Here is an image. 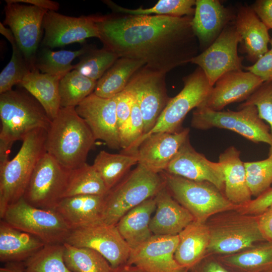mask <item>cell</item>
Wrapping results in <instances>:
<instances>
[{"label":"cell","mask_w":272,"mask_h":272,"mask_svg":"<svg viewBox=\"0 0 272 272\" xmlns=\"http://www.w3.org/2000/svg\"><path fill=\"white\" fill-rule=\"evenodd\" d=\"M94 16L103 47L119 57L141 60L146 66L166 74L197 55L193 16Z\"/></svg>","instance_id":"cell-1"},{"label":"cell","mask_w":272,"mask_h":272,"mask_svg":"<svg viewBox=\"0 0 272 272\" xmlns=\"http://www.w3.org/2000/svg\"><path fill=\"white\" fill-rule=\"evenodd\" d=\"M85 120L75 107H61L46 132V153L69 170L86 163L96 141Z\"/></svg>","instance_id":"cell-2"},{"label":"cell","mask_w":272,"mask_h":272,"mask_svg":"<svg viewBox=\"0 0 272 272\" xmlns=\"http://www.w3.org/2000/svg\"><path fill=\"white\" fill-rule=\"evenodd\" d=\"M0 165L9 160L13 143L34 130L48 129L51 120L26 90H11L0 94Z\"/></svg>","instance_id":"cell-3"},{"label":"cell","mask_w":272,"mask_h":272,"mask_svg":"<svg viewBox=\"0 0 272 272\" xmlns=\"http://www.w3.org/2000/svg\"><path fill=\"white\" fill-rule=\"evenodd\" d=\"M47 131L38 128L22 141L17 155L0 165V218L11 205L23 197L36 165L46 153Z\"/></svg>","instance_id":"cell-4"},{"label":"cell","mask_w":272,"mask_h":272,"mask_svg":"<svg viewBox=\"0 0 272 272\" xmlns=\"http://www.w3.org/2000/svg\"><path fill=\"white\" fill-rule=\"evenodd\" d=\"M165 186V181L160 173L138 164L104 196L101 222L116 225L127 212L155 197Z\"/></svg>","instance_id":"cell-5"},{"label":"cell","mask_w":272,"mask_h":272,"mask_svg":"<svg viewBox=\"0 0 272 272\" xmlns=\"http://www.w3.org/2000/svg\"><path fill=\"white\" fill-rule=\"evenodd\" d=\"M160 174L172 196L191 213L195 221L205 223L211 216L236 210L238 207L209 182L191 180L165 171Z\"/></svg>","instance_id":"cell-6"},{"label":"cell","mask_w":272,"mask_h":272,"mask_svg":"<svg viewBox=\"0 0 272 272\" xmlns=\"http://www.w3.org/2000/svg\"><path fill=\"white\" fill-rule=\"evenodd\" d=\"M239 108L236 111H214L199 106L192 113L191 126L201 130L215 127L228 129L255 143L267 144L269 153H272V134L259 116L256 107L249 105Z\"/></svg>","instance_id":"cell-7"},{"label":"cell","mask_w":272,"mask_h":272,"mask_svg":"<svg viewBox=\"0 0 272 272\" xmlns=\"http://www.w3.org/2000/svg\"><path fill=\"white\" fill-rule=\"evenodd\" d=\"M183 80V89L176 96L170 99L154 127L138 140L125 154H135L143 140L153 133L174 132L181 130L182 123L188 113L201 104L213 87L199 67Z\"/></svg>","instance_id":"cell-8"},{"label":"cell","mask_w":272,"mask_h":272,"mask_svg":"<svg viewBox=\"0 0 272 272\" xmlns=\"http://www.w3.org/2000/svg\"><path fill=\"white\" fill-rule=\"evenodd\" d=\"M1 220L38 238L45 244L64 243L71 231L56 212L36 208L23 197L9 206Z\"/></svg>","instance_id":"cell-9"},{"label":"cell","mask_w":272,"mask_h":272,"mask_svg":"<svg viewBox=\"0 0 272 272\" xmlns=\"http://www.w3.org/2000/svg\"><path fill=\"white\" fill-rule=\"evenodd\" d=\"M70 171L45 153L33 170L23 197L36 208L53 211L63 197Z\"/></svg>","instance_id":"cell-10"},{"label":"cell","mask_w":272,"mask_h":272,"mask_svg":"<svg viewBox=\"0 0 272 272\" xmlns=\"http://www.w3.org/2000/svg\"><path fill=\"white\" fill-rule=\"evenodd\" d=\"M208 227L210 241L208 251L212 253L233 254L252 247L257 242L266 241L256 216L239 213Z\"/></svg>","instance_id":"cell-11"},{"label":"cell","mask_w":272,"mask_h":272,"mask_svg":"<svg viewBox=\"0 0 272 272\" xmlns=\"http://www.w3.org/2000/svg\"><path fill=\"white\" fill-rule=\"evenodd\" d=\"M64 242L97 251L113 269L126 265L130 252L116 225L102 222L71 230Z\"/></svg>","instance_id":"cell-12"},{"label":"cell","mask_w":272,"mask_h":272,"mask_svg":"<svg viewBox=\"0 0 272 272\" xmlns=\"http://www.w3.org/2000/svg\"><path fill=\"white\" fill-rule=\"evenodd\" d=\"M166 74L144 65L125 88L132 94L141 110L144 122L143 135L154 127L170 99L167 93Z\"/></svg>","instance_id":"cell-13"},{"label":"cell","mask_w":272,"mask_h":272,"mask_svg":"<svg viewBox=\"0 0 272 272\" xmlns=\"http://www.w3.org/2000/svg\"><path fill=\"white\" fill-rule=\"evenodd\" d=\"M6 3L3 24L10 27L31 70H35V57L41 39L43 20L48 11L7 0Z\"/></svg>","instance_id":"cell-14"},{"label":"cell","mask_w":272,"mask_h":272,"mask_svg":"<svg viewBox=\"0 0 272 272\" xmlns=\"http://www.w3.org/2000/svg\"><path fill=\"white\" fill-rule=\"evenodd\" d=\"M241 41L235 25H227L214 42L190 62L197 65L214 86L225 74L242 70V58L237 52Z\"/></svg>","instance_id":"cell-15"},{"label":"cell","mask_w":272,"mask_h":272,"mask_svg":"<svg viewBox=\"0 0 272 272\" xmlns=\"http://www.w3.org/2000/svg\"><path fill=\"white\" fill-rule=\"evenodd\" d=\"M116 96L104 98L94 93L76 107L96 140L104 141L110 149H120L116 114Z\"/></svg>","instance_id":"cell-16"},{"label":"cell","mask_w":272,"mask_h":272,"mask_svg":"<svg viewBox=\"0 0 272 272\" xmlns=\"http://www.w3.org/2000/svg\"><path fill=\"white\" fill-rule=\"evenodd\" d=\"M44 30L43 45L49 48L82 42L99 34L94 16L71 17L55 11H48L42 23Z\"/></svg>","instance_id":"cell-17"},{"label":"cell","mask_w":272,"mask_h":272,"mask_svg":"<svg viewBox=\"0 0 272 272\" xmlns=\"http://www.w3.org/2000/svg\"><path fill=\"white\" fill-rule=\"evenodd\" d=\"M178 235H153L148 240L130 249L127 265L143 272H183L186 269L176 261L175 252Z\"/></svg>","instance_id":"cell-18"},{"label":"cell","mask_w":272,"mask_h":272,"mask_svg":"<svg viewBox=\"0 0 272 272\" xmlns=\"http://www.w3.org/2000/svg\"><path fill=\"white\" fill-rule=\"evenodd\" d=\"M189 128L174 132L153 133L141 142L135 155L138 164L157 173L164 171L189 139Z\"/></svg>","instance_id":"cell-19"},{"label":"cell","mask_w":272,"mask_h":272,"mask_svg":"<svg viewBox=\"0 0 272 272\" xmlns=\"http://www.w3.org/2000/svg\"><path fill=\"white\" fill-rule=\"evenodd\" d=\"M164 171L191 180L209 182L220 190L224 188V177L220 163L212 162L197 152L191 145L189 139Z\"/></svg>","instance_id":"cell-20"},{"label":"cell","mask_w":272,"mask_h":272,"mask_svg":"<svg viewBox=\"0 0 272 272\" xmlns=\"http://www.w3.org/2000/svg\"><path fill=\"white\" fill-rule=\"evenodd\" d=\"M263 83L260 78L248 71L227 73L217 81L207 98L199 106L221 111L229 104L246 100Z\"/></svg>","instance_id":"cell-21"},{"label":"cell","mask_w":272,"mask_h":272,"mask_svg":"<svg viewBox=\"0 0 272 272\" xmlns=\"http://www.w3.org/2000/svg\"><path fill=\"white\" fill-rule=\"evenodd\" d=\"M156 212L150 229L155 235H176L195 220L193 216L172 196L165 186L155 196Z\"/></svg>","instance_id":"cell-22"},{"label":"cell","mask_w":272,"mask_h":272,"mask_svg":"<svg viewBox=\"0 0 272 272\" xmlns=\"http://www.w3.org/2000/svg\"><path fill=\"white\" fill-rule=\"evenodd\" d=\"M191 21L192 29L201 46H209L230 20V14L217 0H197Z\"/></svg>","instance_id":"cell-23"},{"label":"cell","mask_w":272,"mask_h":272,"mask_svg":"<svg viewBox=\"0 0 272 272\" xmlns=\"http://www.w3.org/2000/svg\"><path fill=\"white\" fill-rule=\"evenodd\" d=\"M104 196L78 195L62 198L53 211L71 230L101 222Z\"/></svg>","instance_id":"cell-24"},{"label":"cell","mask_w":272,"mask_h":272,"mask_svg":"<svg viewBox=\"0 0 272 272\" xmlns=\"http://www.w3.org/2000/svg\"><path fill=\"white\" fill-rule=\"evenodd\" d=\"M240 151L230 146L222 153L219 161L224 177L225 195L233 204L240 206L251 200L244 162L240 159Z\"/></svg>","instance_id":"cell-25"},{"label":"cell","mask_w":272,"mask_h":272,"mask_svg":"<svg viewBox=\"0 0 272 272\" xmlns=\"http://www.w3.org/2000/svg\"><path fill=\"white\" fill-rule=\"evenodd\" d=\"M244 51L250 60L255 62L268 50L270 38L268 29L252 8L242 7L238 12L234 24Z\"/></svg>","instance_id":"cell-26"},{"label":"cell","mask_w":272,"mask_h":272,"mask_svg":"<svg viewBox=\"0 0 272 272\" xmlns=\"http://www.w3.org/2000/svg\"><path fill=\"white\" fill-rule=\"evenodd\" d=\"M174 257L177 263L189 269L205 258L210 241V232L205 223L193 221L179 234Z\"/></svg>","instance_id":"cell-27"},{"label":"cell","mask_w":272,"mask_h":272,"mask_svg":"<svg viewBox=\"0 0 272 272\" xmlns=\"http://www.w3.org/2000/svg\"><path fill=\"white\" fill-rule=\"evenodd\" d=\"M46 244L38 238L13 227L4 221L0 222V261L21 262Z\"/></svg>","instance_id":"cell-28"},{"label":"cell","mask_w":272,"mask_h":272,"mask_svg":"<svg viewBox=\"0 0 272 272\" xmlns=\"http://www.w3.org/2000/svg\"><path fill=\"white\" fill-rule=\"evenodd\" d=\"M156 208L155 197L150 198L127 212L116 224L130 249L144 243L153 235L150 222Z\"/></svg>","instance_id":"cell-29"},{"label":"cell","mask_w":272,"mask_h":272,"mask_svg":"<svg viewBox=\"0 0 272 272\" xmlns=\"http://www.w3.org/2000/svg\"><path fill=\"white\" fill-rule=\"evenodd\" d=\"M62 77L41 73L35 69L30 71L20 84L38 101L51 120L61 108L59 85Z\"/></svg>","instance_id":"cell-30"},{"label":"cell","mask_w":272,"mask_h":272,"mask_svg":"<svg viewBox=\"0 0 272 272\" xmlns=\"http://www.w3.org/2000/svg\"><path fill=\"white\" fill-rule=\"evenodd\" d=\"M145 63L139 60L119 57L97 82L94 93L104 98H113L127 85L132 76Z\"/></svg>","instance_id":"cell-31"},{"label":"cell","mask_w":272,"mask_h":272,"mask_svg":"<svg viewBox=\"0 0 272 272\" xmlns=\"http://www.w3.org/2000/svg\"><path fill=\"white\" fill-rule=\"evenodd\" d=\"M219 260L231 272H262L272 269V242L265 241Z\"/></svg>","instance_id":"cell-32"},{"label":"cell","mask_w":272,"mask_h":272,"mask_svg":"<svg viewBox=\"0 0 272 272\" xmlns=\"http://www.w3.org/2000/svg\"><path fill=\"white\" fill-rule=\"evenodd\" d=\"M137 156L133 154H112L101 151L93 166L110 190L126 176L130 168L138 164Z\"/></svg>","instance_id":"cell-33"},{"label":"cell","mask_w":272,"mask_h":272,"mask_svg":"<svg viewBox=\"0 0 272 272\" xmlns=\"http://www.w3.org/2000/svg\"><path fill=\"white\" fill-rule=\"evenodd\" d=\"M108 190L93 165L87 163L70 171L63 197L78 195L105 196Z\"/></svg>","instance_id":"cell-34"},{"label":"cell","mask_w":272,"mask_h":272,"mask_svg":"<svg viewBox=\"0 0 272 272\" xmlns=\"http://www.w3.org/2000/svg\"><path fill=\"white\" fill-rule=\"evenodd\" d=\"M63 244L64 261L72 272H112L109 262L97 251L66 242Z\"/></svg>","instance_id":"cell-35"},{"label":"cell","mask_w":272,"mask_h":272,"mask_svg":"<svg viewBox=\"0 0 272 272\" xmlns=\"http://www.w3.org/2000/svg\"><path fill=\"white\" fill-rule=\"evenodd\" d=\"M0 32L12 46L13 52L9 63L0 74V94L12 89L20 84L31 68L18 47L11 30L0 23Z\"/></svg>","instance_id":"cell-36"},{"label":"cell","mask_w":272,"mask_h":272,"mask_svg":"<svg viewBox=\"0 0 272 272\" xmlns=\"http://www.w3.org/2000/svg\"><path fill=\"white\" fill-rule=\"evenodd\" d=\"M194 0H160L153 7L129 9L117 5L111 1H103L114 13L134 16L157 15L173 17L193 16L195 5Z\"/></svg>","instance_id":"cell-37"},{"label":"cell","mask_w":272,"mask_h":272,"mask_svg":"<svg viewBox=\"0 0 272 272\" xmlns=\"http://www.w3.org/2000/svg\"><path fill=\"white\" fill-rule=\"evenodd\" d=\"M97 82L75 70L66 74L59 85L61 107H76L94 92Z\"/></svg>","instance_id":"cell-38"},{"label":"cell","mask_w":272,"mask_h":272,"mask_svg":"<svg viewBox=\"0 0 272 272\" xmlns=\"http://www.w3.org/2000/svg\"><path fill=\"white\" fill-rule=\"evenodd\" d=\"M88 49L83 47L74 51H52L44 48L36 59L35 68L41 73L63 76L74 69L72 61L85 54Z\"/></svg>","instance_id":"cell-39"},{"label":"cell","mask_w":272,"mask_h":272,"mask_svg":"<svg viewBox=\"0 0 272 272\" xmlns=\"http://www.w3.org/2000/svg\"><path fill=\"white\" fill-rule=\"evenodd\" d=\"M63 243L46 244L23 262L25 272H72L63 258Z\"/></svg>","instance_id":"cell-40"},{"label":"cell","mask_w":272,"mask_h":272,"mask_svg":"<svg viewBox=\"0 0 272 272\" xmlns=\"http://www.w3.org/2000/svg\"><path fill=\"white\" fill-rule=\"evenodd\" d=\"M119 56L112 50L103 47L90 49L81 56L74 69L85 77L97 81L114 63Z\"/></svg>","instance_id":"cell-41"},{"label":"cell","mask_w":272,"mask_h":272,"mask_svg":"<svg viewBox=\"0 0 272 272\" xmlns=\"http://www.w3.org/2000/svg\"><path fill=\"white\" fill-rule=\"evenodd\" d=\"M247 182L252 195L256 197L270 188L272 183V153L265 159L244 162Z\"/></svg>","instance_id":"cell-42"},{"label":"cell","mask_w":272,"mask_h":272,"mask_svg":"<svg viewBox=\"0 0 272 272\" xmlns=\"http://www.w3.org/2000/svg\"><path fill=\"white\" fill-rule=\"evenodd\" d=\"M144 122L134 96L129 117L119 131L120 148L126 152L144 134Z\"/></svg>","instance_id":"cell-43"},{"label":"cell","mask_w":272,"mask_h":272,"mask_svg":"<svg viewBox=\"0 0 272 272\" xmlns=\"http://www.w3.org/2000/svg\"><path fill=\"white\" fill-rule=\"evenodd\" d=\"M249 105L256 107L259 116L269 124L272 134V82H263L240 106Z\"/></svg>","instance_id":"cell-44"},{"label":"cell","mask_w":272,"mask_h":272,"mask_svg":"<svg viewBox=\"0 0 272 272\" xmlns=\"http://www.w3.org/2000/svg\"><path fill=\"white\" fill-rule=\"evenodd\" d=\"M272 205V188L249 202L238 206L237 212L245 215L258 216Z\"/></svg>","instance_id":"cell-45"},{"label":"cell","mask_w":272,"mask_h":272,"mask_svg":"<svg viewBox=\"0 0 272 272\" xmlns=\"http://www.w3.org/2000/svg\"><path fill=\"white\" fill-rule=\"evenodd\" d=\"M271 48L254 63L245 67L248 72L260 78L263 82H272V39Z\"/></svg>","instance_id":"cell-46"},{"label":"cell","mask_w":272,"mask_h":272,"mask_svg":"<svg viewBox=\"0 0 272 272\" xmlns=\"http://www.w3.org/2000/svg\"><path fill=\"white\" fill-rule=\"evenodd\" d=\"M133 96L126 88L116 96V114L118 130L130 116Z\"/></svg>","instance_id":"cell-47"},{"label":"cell","mask_w":272,"mask_h":272,"mask_svg":"<svg viewBox=\"0 0 272 272\" xmlns=\"http://www.w3.org/2000/svg\"><path fill=\"white\" fill-rule=\"evenodd\" d=\"M252 9L267 29H272V0L257 1Z\"/></svg>","instance_id":"cell-48"},{"label":"cell","mask_w":272,"mask_h":272,"mask_svg":"<svg viewBox=\"0 0 272 272\" xmlns=\"http://www.w3.org/2000/svg\"><path fill=\"white\" fill-rule=\"evenodd\" d=\"M203 259L193 267L188 269L187 272H231L219 259L204 260Z\"/></svg>","instance_id":"cell-49"},{"label":"cell","mask_w":272,"mask_h":272,"mask_svg":"<svg viewBox=\"0 0 272 272\" xmlns=\"http://www.w3.org/2000/svg\"><path fill=\"white\" fill-rule=\"evenodd\" d=\"M260 230L266 241L272 242V205L256 216Z\"/></svg>","instance_id":"cell-50"},{"label":"cell","mask_w":272,"mask_h":272,"mask_svg":"<svg viewBox=\"0 0 272 272\" xmlns=\"http://www.w3.org/2000/svg\"><path fill=\"white\" fill-rule=\"evenodd\" d=\"M10 3H26L48 11H57L59 8L58 3L50 0H7Z\"/></svg>","instance_id":"cell-51"},{"label":"cell","mask_w":272,"mask_h":272,"mask_svg":"<svg viewBox=\"0 0 272 272\" xmlns=\"http://www.w3.org/2000/svg\"><path fill=\"white\" fill-rule=\"evenodd\" d=\"M0 272H25L23 262H10L5 263L4 266L0 268Z\"/></svg>","instance_id":"cell-52"},{"label":"cell","mask_w":272,"mask_h":272,"mask_svg":"<svg viewBox=\"0 0 272 272\" xmlns=\"http://www.w3.org/2000/svg\"><path fill=\"white\" fill-rule=\"evenodd\" d=\"M112 272H143L138 267L134 265H124L115 269H113Z\"/></svg>","instance_id":"cell-53"},{"label":"cell","mask_w":272,"mask_h":272,"mask_svg":"<svg viewBox=\"0 0 272 272\" xmlns=\"http://www.w3.org/2000/svg\"><path fill=\"white\" fill-rule=\"evenodd\" d=\"M262 272H272V269H268V270H265V271H263Z\"/></svg>","instance_id":"cell-54"},{"label":"cell","mask_w":272,"mask_h":272,"mask_svg":"<svg viewBox=\"0 0 272 272\" xmlns=\"http://www.w3.org/2000/svg\"><path fill=\"white\" fill-rule=\"evenodd\" d=\"M183 272H187V269H186Z\"/></svg>","instance_id":"cell-55"}]
</instances>
